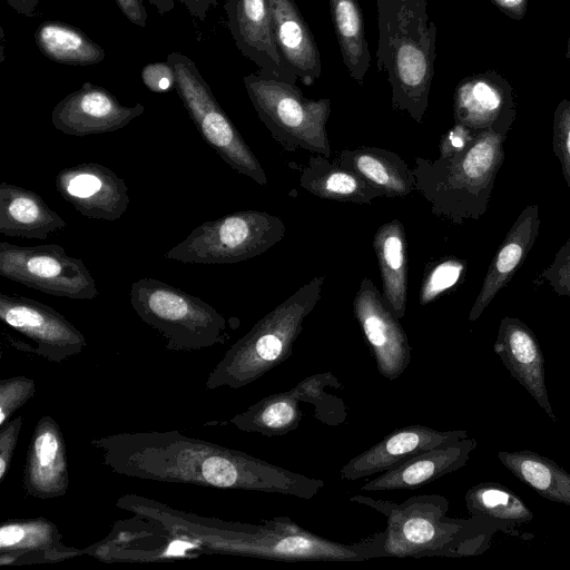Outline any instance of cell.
Wrapping results in <instances>:
<instances>
[{"label": "cell", "mask_w": 570, "mask_h": 570, "mask_svg": "<svg viewBox=\"0 0 570 570\" xmlns=\"http://www.w3.org/2000/svg\"><path fill=\"white\" fill-rule=\"evenodd\" d=\"M90 444L114 472L141 480L261 491L305 500L325 487L321 479L177 431L118 433L92 439Z\"/></svg>", "instance_id": "cell-1"}, {"label": "cell", "mask_w": 570, "mask_h": 570, "mask_svg": "<svg viewBox=\"0 0 570 570\" xmlns=\"http://www.w3.org/2000/svg\"><path fill=\"white\" fill-rule=\"evenodd\" d=\"M148 519L173 535L195 541L217 553L282 561H365L379 558L375 535L356 543H342L313 533L289 517L262 520L258 524L226 522L176 511L153 501Z\"/></svg>", "instance_id": "cell-2"}, {"label": "cell", "mask_w": 570, "mask_h": 570, "mask_svg": "<svg viewBox=\"0 0 570 570\" xmlns=\"http://www.w3.org/2000/svg\"><path fill=\"white\" fill-rule=\"evenodd\" d=\"M350 501L367 505L386 519V528L374 533L379 558L475 556L488 549L494 531L501 528L483 517H448L449 501L439 494H420L399 503L356 494Z\"/></svg>", "instance_id": "cell-3"}, {"label": "cell", "mask_w": 570, "mask_h": 570, "mask_svg": "<svg viewBox=\"0 0 570 570\" xmlns=\"http://www.w3.org/2000/svg\"><path fill=\"white\" fill-rule=\"evenodd\" d=\"M379 71L392 88V107L419 124L428 108L434 75L436 27L426 0H376Z\"/></svg>", "instance_id": "cell-4"}, {"label": "cell", "mask_w": 570, "mask_h": 570, "mask_svg": "<svg viewBox=\"0 0 570 570\" xmlns=\"http://www.w3.org/2000/svg\"><path fill=\"white\" fill-rule=\"evenodd\" d=\"M505 139V135L483 130L450 157L415 158V190L431 205L434 215L458 225L481 218L504 159Z\"/></svg>", "instance_id": "cell-5"}, {"label": "cell", "mask_w": 570, "mask_h": 570, "mask_svg": "<svg viewBox=\"0 0 570 570\" xmlns=\"http://www.w3.org/2000/svg\"><path fill=\"white\" fill-rule=\"evenodd\" d=\"M324 282V276L312 278L236 341L209 373L206 390L240 389L291 357L305 318L320 301Z\"/></svg>", "instance_id": "cell-6"}, {"label": "cell", "mask_w": 570, "mask_h": 570, "mask_svg": "<svg viewBox=\"0 0 570 570\" xmlns=\"http://www.w3.org/2000/svg\"><path fill=\"white\" fill-rule=\"evenodd\" d=\"M139 318L160 333L170 351H197L224 344L227 321L202 298L163 281L144 277L129 291Z\"/></svg>", "instance_id": "cell-7"}, {"label": "cell", "mask_w": 570, "mask_h": 570, "mask_svg": "<svg viewBox=\"0 0 570 570\" xmlns=\"http://www.w3.org/2000/svg\"><path fill=\"white\" fill-rule=\"evenodd\" d=\"M244 85L259 119L286 150L302 148L331 157L328 98H306L296 82L261 71L245 76Z\"/></svg>", "instance_id": "cell-8"}, {"label": "cell", "mask_w": 570, "mask_h": 570, "mask_svg": "<svg viewBox=\"0 0 570 570\" xmlns=\"http://www.w3.org/2000/svg\"><path fill=\"white\" fill-rule=\"evenodd\" d=\"M284 234L279 217L255 209L239 210L200 224L164 256L191 264H235L265 253Z\"/></svg>", "instance_id": "cell-9"}, {"label": "cell", "mask_w": 570, "mask_h": 570, "mask_svg": "<svg viewBox=\"0 0 570 570\" xmlns=\"http://www.w3.org/2000/svg\"><path fill=\"white\" fill-rule=\"evenodd\" d=\"M167 62L174 69L177 92L203 139L233 169L265 186L267 177L259 160L217 102L196 65L179 52L168 55Z\"/></svg>", "instance_id": "cell-10"}, {"label": "cell", "mask_w": 570, "mask_h": 570, "mask_svg": "<svg viewBox=\"0 0 570 570\" xmlns=\"http://www.w3.org/2000/svg\"><path fill=\"white\" fill-rule=\"evenodd\" d=\"M326 387H342L330 372L313 374L288 391L271 394L230 419L237 429L264 436H283L298 428L303 412L299 403L315 407L321 422L336 426L345 421L343 401L326 392Z\"/></svg>", "instance_id": "cell-11"}, {"label": "cell", "mask_w": 570, "mask_h": 570, "mask_svg": "<svg viewBox=\"0 0 570 570\" xmlns=\"http://www.w3.org/2000/svg\"><path fill=\"white\" fill-rule=\"evenodd\" d=\"M0 276L59 297L94 299L99 295L83 262L57 244L20 246L0 242Z\"/></svg>", "instance_id": "cell-12"}, {"label": "cell", "mask_w": 570, "mask_h": 570, "mask_svg": "<svg viewBox=\"0 0 570 570\" xmlns=\"http://www.w3.org/2000/svg\"><path fill=\"white\" fill-rule=\"evenodd\" d=\"M1 321L35 343L33 354L60 363L86 347L83 334L55 308L36 299L0 294Z\"/></svg>", "instance_id": "cell-13"}, {"label": "cell", "mask_w": 570, "mask_h": 570, "mask_svg": "<svg viewBox=\"0 0 570 570\" xmlns=\"http://www.w3.org/2000/svg\"><path fill=\"white\" fill-rule=\"evenodd\" d=\"M353 311L381 375L390 381L399 379L411 362V346L399 318L371 278L362 279Z\"/></svg>", "instance_id": "cell-14"}, {"label": "cell", "mask_w": 570, "mask_h": 570, "mask_svg": "<svg viewBox=\"0 0 570 570\" xmlns=\"http://www.w3.org/2000/svg\"><path fill=\"white\" fill-rule=\"evenodd\" d=\"M55 186L66 202L88 218L117 220L129 205L126 181L101 164L66 167L57 174Z\"/></svg>", "instance_id": "cell-15"}, {"label": "cell", "mask_w": 570, "mask_h": 570, "mask_svg": "<svg viewBox=\"0 0 570 570\" xmlns=\"http://www.w3.org/2000/svg\"><path fill=\"white\" fill-rule=\"evenodd\" d=\"M144 110L139 102L124 106L104 87L85 82L55 106L51 121L66 135L85 137L119 130Z\"/></svg>", "instance_id": "cell-16"}, {"label": "cell", "mask_w": 570, "mask_h": 570, "mask_svg": "<svg viewBox=\"0 0 570 570\" xmlns=\"http://www.w3.org/2000/svg\"><path fill=\"white\" fill-rule=\"evenodd\" d=\"M466 436L464 430L440 431L420 424L395 429L379 443L352 458L340 470V475L344 481H356L383 473L422 451L454 443Z\"/></svg>", "instance_id": "cell-17"}, {"label": "cell", "mask_w": 570, "mask_h": 570, "mask_svg": "<svg viewBox=\"0 0 570 570\" xmlns=\"http://www.w3.org/2000/svg\"><path fill=\"white\" fill-rule=\"evenodd\" d=\"M455 124L508 135L517 110L509 83L494 72L463 79L454 91Z\"/></svg>", "instance_id": "cell-18"}, {"label": "cell", "mask_w": 570, "mask_h": 570, "mask_svg": "<svg viewBox=\"0 0 570 570\" xmlns=\"http://www.w3.org/2000/svg\"><path fill=\"white\" fill-rule=\"evenodd\" d=\"M225 10L229 31L242 55L257 65L261 72L296 82L282 62L268 0H228Z\"/></svg>", "instance_id": "cell-19"}, {"label": "cell", "mask_w": 570, "mask_h": 570, "mask_svg": "<svg viewBox=\"0 0 570 570\" xmlns=\"http://www.w3.org/2000/svg\"><path fill=\"white\" fill-rule=\"evenodd\" d=\"M26 492L37 499H53L69 488L66 442L57 421L42 416L32 433L22 473Z\"/></svg>", "instance_id": "cell-20"}, {"label": "cell", "mask_w": 570, "mask_h": 570, "mask_svg": "<svg viewBox=\"0 0 570 570\" xmlns=\"http://www.w3.org/2000/svg\"><path fill=\"white\" fill-rule=\"evenodd\" d=\"M493 350L511 376L530 393L546 414L557 422L546 386L543 353L530 327L520 318L503 317Z\"/></svg>", "instance_id": "cell-21"}, {"label": "cell", "mask_w": 570, "mask_h": 570, "mask_svg": "<svg viewBox=\"0 0 570 570\" xmlns=\"http://www.w3.org/2000/svg\"><path fill=\"white\" fill-rule=\"evenodd\" d=\"M81 553V550L66 546L57 525L45 518L1 523V566L58 562Z\"/></svg>", "instance_id": "cell-22"}, {"label": "cell", "mask_w": 570, "mask_h": 570, "mask_svg": "<svg viewBox=\"0 0 570 570\" xmlns=\"http://www.w3.org/2000/svg\"><path fill=\"white\" fill-rule=\"evenodd\" d=\"M475 448L476 440L466 436L454 443L422 451L366 482L361 490L375 492L421 488L464 466Z\"/></svg>", "instance_id": "cell-23"}, {"label": "cell", "mask_w": 570, "mask_h": 570, "mask_svg": "<svg viewBox=\"0 0 570 570\" xmlns=\"http://www.w3.org/2000/svg\"><path fill=\"white\" fill-rule=\"evenodd\" d=\"M539 227L538 205L527 206L493 256L481 289L469 313V321H476L498 293L511 281L534 245Z\"/></svg>", "instance_id": "cell-24"}, {"label": "cell", "mask_w": 570, "mask_h": 570, "mask_svg": "<svg viewBox=\"0 0 570 570\" xmlns=\"http://www.w3.org/2000/svg\"><path fill=\"white\" fill-rule=\"evenodd\" d=\"M268 3L283 65L296 80L312 85L321 77L322 63L307 22L294 0H268Z\"/></svg>", "instance_id": "cell-25"}, {"label": "cell", "mask_w": 570, "mask_h": 570, "mask_svg": "<svg viewBox=\"0 0 570 570\" xmlns=\"http://www.w3.org/2000/svg\"><path fill=\"white\" fill-rule=\"evenodd\" d=\"M67 226L33 190L9 183L0 184V233L9 237L46 239Z\"/></svg>", "instance_id": "cell-26"}, {"label": "cell", "mask_w": 570, "mask_h": 570, "mask_svg": "<svg viewBox=\"0 0 570 570\" xmlns=\"http://www.w3.org/2000/svg\"><path fill=\"white\" fill-rule=\"evenodd\" d=\"M333 161L354 170L383 196L404 197L415 190V177L395 153L380 147H358L337 151Z\"/></svg>", "instance_id": "cell-27"}, {"label": "cell", "mask_w": 570, "mask_h": 570, "mask_svg": "<svg viewBox=\"0 0 570 570\" xmlns=\"http://www.w3.org/2000/svg\"><path fill=\"white\" fill-rule=\"evenodd\" d=\"M299 186L324 199L370 204L382 191L357 173L316 154L311 156L299 176Z\"/></svg>", "instance_id": "cell-28"}, {"label": "cell", "mask_w": 570, "mask_h": 570, "mask_svg": "<svg viewBox=\"0 0 570 570\" xmlns=\"http://www.w3.org/2000/svg\"><path fill=\"white\" fill-rule=\"evenodd\" d=\"M379 262L383 298L399 318L405 315L407 293L406 236L403 224L394 218L379 227L373 238Z\"/></svg>", "instance_id": "cell-29"}, {"label": "cell", "mask_w": 570, "mask_h": 570, "mask_svg": "<svg viewBox=\"0 0 570 570\" xmlns=\"http://www.w3.org/2000/svg\"><path fill=\"white\" fill-rule=\"evenodd\" d=\"M501 463L541 497L570 507V474L554 461L528 450L498 452Z\"/></svg>", "instance_id": "cell-30"}, {"label": "cell", "mask_w": 570, "mask_h": 570, "mask_svg": "<svg viewBox=\"0 0 570 570\" xmlns=\"http://www.w3.org/2000/svg\"><path fill=\"white\" fill-rule=\"evenodd\" d=\"M343 62L350 77L363 83L371 66L362 9L357 0H327Z\"/></svg>", "instance_id": "cell-31"}, {"label": "cell", "mask_w": 570, "mask_h": 570, "mask_svg": "<svg viewBox=\"0 0 570 570\" xmlns=\"http://www.w3.org/2000/svg\"><path fill=\"white\" fill-rule=\"evenodd\" d=\"M35 39L40 51L50 60L72 66L101 62L105 50L78 28L58 21L41 23Z\"/></svg>", "instance_id": "cell-32"}, {"label": "cell", "mask_w": 570, "mask_h": 570, "mask_svg": "<svg viewBox=\"0 0 570 570\" xmlns=\"http://www.w3.org/2000/svg\"><path fill=\"white\" fill-rule=\"evenodd\" d=\"M471 515L483 517L503 525H515L532 520L533 514L510 489L493 482H482L465 494Z\"/></svg>", "instance_id": "cell-33"}, {"label": "cell", "mask_w": 570, "mask_h": 570, "mask_svg": "<svg viewBox=\"0 0 570 570\" xmlns=\"http://www.w3.org/2000/svg\"><path fill=\"white\" fill-rule=\"evenodd\" d=\"M466 262L455 257L444 258L434 264L426 273L420 288V304L435 301L445 291L452 288L463 277Z\"/></svg>", "instance_id": "cell-34"}, {"label": "cell", "mask_w": 570, "mask_h": 570, "mask_svg": "<svg viewBox=\"0 0 570 570\" xmlns=\"http://www.w3.org/2000/svg\"><path fill=\"white\" fill-rule=\"evenodd\" d=\"M36 394L35 380L19 375L0 380V426Z\"/></svg>", "instance_id": "cell-35"}, {"label": "cell", "mask_w": 570, "mask_h": 570, "mask_svg": "<svg viewBox=\"0 0 570 570\" xmlns=\"http://www.w3.org/2000/svg\"><path fill=\"white\" fill-rule=\"evenodd\" d=\"M552 149L570 188V101L567 99L559 102L553 115Z\"/></svg>", "instance_id": "cell-36"}, {"label": "cell", "mask_w": 570, "mask_h": 570, "mask_svg": "<svg viewBox=\"0 0 570 570\" xmlns=\"http://www.w3.org/2000/svg\"><path fill=\"white\" fill-rule=\"evenodd\" d=\"M541 276L558 295L570 297V238L560 247Z\"/></svg>", "instance_id": "cell-37"}, {"label": "cell", "mask_w": 570, "mask_h": 570, "mask_svg": "<svg viewBox=\"0 0 570 570\" xmlns=\"http://www.w3.org/2000/svg\"><path fill=\"white\" fill-rule=\"evenodd\" d=\"M22 422L23 419L19 415L0 426V482L4 480L9 471Z\"/></svg>", "instance_id": "cell-38"}, {"label": "cell", "mask_w": 570, "mask_h": 570, "mask_svg": "<svg viewBox=\"0 0 570 570\" xmlns=\"http://www.w3.org/2000/svg\"><path fill=\"white\" fill-rule=\"evenodd\" d=\"M141 79L145 86L154 92H166L176 86L175 72L168 62L147 65L141 71Z\"/></svg>", "instance_id": "cell-39"}, {"label": "cell", "mask_w": 570, "mask_h": 570, "mask_svg": "<svg viewBox=\"0 0 570 570\" xmlns=\"http://www.w3.org/2000/svg\"><path fill=\"white\" fill-rule=\"evenodd\" d=\"M476 132L479 131H474L461 124H455L441 138L439 145L440 157H450L461 151L472 140Z\"/></svg>", "instance_id": "cell-40"}, {"label": "cell", "mask_w": 570, "mask_h": 570, "mask_svg": "<svg viewBox=\"0 0 570 570\" xmlns=\"http://www.w3.org/2000/svg\"><path fill=\"white\" fill-rule=\"evenodd\" d=\"M122 14L134 24L145 27L147 12L141 0H115Z\"/></svg>", "instance_id": "cell-41"}, {"label": "cell", "mask_w": 570, "mask_h": 570, "mask_svg": "<svg viewBox=\"0 0 570 570\" xmlns=\"http://www.w3.org/2000/svg\"><path fill=\"white\" fill-rule=\"evenodd\" d=\"M499 9L514 19H521L527 9L528 0H491Z\"/></svg>", "instance_id": "cell-42"}, {"label": "cell", "mask_w": 570, "mask_h": 570, "mask_svg": "<svg viewBox=\"0 0 570 570\" xmlns=\"http://www.w3.org/2000/svg\"><path fill=\"white\" fill-rule=\"evenodd\" d=\"M39 0H7V3L17 12L32 17Z\"/></svg>", "instance_id": "cell-43"}, {"label": "cell", "mask_w": 570, "mask_h": 570, "mask_svg": "<svg viewBox=\"0 0 570 570\" xmlns=\"http://www.w3.org/2000/svg\"><path fill=\"white\" fill-rule=\"evenodd\" d=\"M148 1L150 3H153L156 7V9L161 13L167 12L174 8V0H148ZM181 1L186 2V0H181Z\"/></svg>", "instance_id": "cell-44"}, {"label": "cell", "mask_w": 570, "mask_h": 570, "mask_svg": "<svg viewBox=\"0 0 570 570\" xmlns=\"http://www.w3.org/2000/svg\"><path fill=\"white\" fill-rule=\"evenodd\" d=\"M567 57L570 58V39H569V42H568Z\"/></svg>", "instance_id": "cell-45"}]
</instances>
